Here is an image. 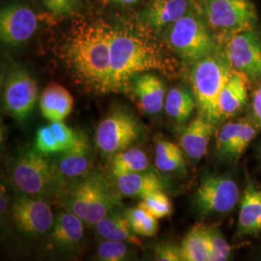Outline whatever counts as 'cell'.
I'll return each instance as SVG.
<instances>
[{
    "instance_id": "1",
    "label": "cell",
    "mask_w": 261,
    "mask_h": 261,
    "mask_svg": "<svg viewBox=\"0 0 261 261\" xmlns=\"http://www.w3.org/2000/svg\"><path fill=\"white\" fill-rule=\"evenodd\" d=\"M112 32L113 28L103 20H84L72 28L66 41L67 65L75 80L95 93L112 92Z\"/></svg>"
},
{
    "instance_id": "2",
    "label": "cell",
    "mask_w": 261,
    "mask_h": 261,
    "mask_svg": "<svg viewBox=\"0 0 261 261\" xmlns=\"http://www.w3.org/2000/svg\"><path fill=\"white\" fill-rule=\"evenodd\" d=\"M153 70H167L166 59L158 46L128 28H113L111 49L112 92L124 90L135 76Z\"/></svg>"
},
{
    "instance_id": "3",
    "label": "cell",
    "mask_w": 261,
    "mask_h": 261,
    "mask_svg": "<svg viewBox=\"0 0 261 261\" xmlns=\"http://www.w3.org/2000/svg\"><path fill=\"white\" fill-rule=\"evenodd\" d=\"M232 72L224 51L220 48L193 64L191 84L196 107L200 116L214 125L223 120L219 98Z\"/></svg>"
},
{
    "instance_id": "4",
    "label": "cell",
    "mask_w": 261,
    "mask_h": 261,
    "mask_svg": "<svg viewBox=\"0 0 261 261\" xmlns=\"http://www.w3.org/2000/svg\"><path fill=\"white\" fill-rule=\"evenodd\" d=\"M62 203L85 224H95L119 205V198L99 172L80 177L64 192Z\"/></svg>"
},
{
    "instance_id": "5",
    "label": "cell",
    "mask_w": 261,
    "mask_h": 261,
    "mask_svg": "<svg viewBox=\"0 0 261 261\" xmlns=\"http://www.w3.org/2000/svg\"><path fill=\"white\" fill-rule=\"evenodd\" d=\"M11 180L21 194L47 198L58 195L63 177L53 160L36 148L21 151L11 165Z\"/></svg>"
},
{
    "instance_id": "6",
    "label": "cell",
    "mask_w": 261,
    "mask_h": 261,
    "mask_svg": "<svg viewBox=\"0 0 261 261\" xmlns=\"http://www.w3.org/2000/svg\"><path fill=\"white\" fill-rule=\"evenodd\" d=\"M163 33L168 47L191 64L220 48L213 32L194 6L182 18L163 30Z\"/></svg>"
},
{
    "instance_id": "7",
    "label": "cell",
    "mask_w": 261,
    "mask_h": 261,
    "mask_svg": "<svg viewBox=\"0 0 261 261\" xmlns=\"http://www.w3.org/2000/svg\"><path fill=\"white\" fill-rule=\"evenodd\" d=\"M219 44L243 30L255 28L257 13L252 0H192Z\"/></svg>"
},
{
    "instance_id": "8",
    "label": "cell",
    "mask_w": 261,
    "mask_h": 261,
    "mask_svg": "<svg viewBox=\"0 0 261 261\" xmlns=\"http://www.w3.org/2000/svg\"><path fill=\"white\" fill-rule=\"evenodd\" d=\"M230 67L252 83L261 84V32L255 28L235 33L224 42Z\"/></svg>"
},
{
    "instance_id": "9",
    "label": "cell",
    "mask_w": 261,
    "mask_h": 261,
    "mask_svg": "<svg viewBox=\"0 0 261 261\" xmlns=\"http://www.w3.org/2000/svg\"><path fill=\"white\" fill-rule=\"evenodd\" d=\"M239 198V189L233 178L206 173L195 196V205L201 215L224 214L233 209Z\"/></svg>"
},
{
    "instance_id": "10",
    "label": "cell",
    "mask_w": 261,
    "mask_h": 261,
    "mask_svg": "<svg viewBox=\"0 0 261 261\" xmlns=\"http://www.w3.org/2000/svg\"><path fill=\"white\" fill-rule=\"evenodd\" d=\"M140 135V125L137 118L121 110L111 112L101 122L96 130L95 140L103 155L113 156L128 149Z\"/></svg>"
},
{
    "instance_id": "11",
    "label": "cell",
    "mask_w": 261,
    "mask_h": 261,
    "mask_svg": "<svg viewBox=\"0 0 261 261\" xmlns=\"http://www.w3.org/2000/svg\"><path fill=\"white\" fill-rule=\"evenodd\" d=\"M37 97V83L27 70L17 68L10 71L4 84V112L23 121L33 111Z\"/></svg>"
},
{
    "instance_id": "12",
    "label": "cell",
    "mask_w": 261,
    "mask_h": 261,
    "mask_svg": "<svg viewBox=\"0 0 261 261\" xmlns=\"http://www.w3.org/2000/svg\"><path fill=\"white\" fill-rule=\"evenodd\" d=\"M12 219L20 233L28 237H40L49 231L55 216L46 199L22 194L14 200Z\"/></svg>"
},
{
    "instance_id": "13",
    "label": "cell",
    "mask_w": 261,
    "mask_h": 261,
    "mask_svg": "<svg viewBox=\"0 0 261 261\" xmlns=\"http://www.w3.org/2000/svg\"><path fill=\"white\" fill-rule=\"evenodd\" d=\"M36 13L27 5L14 3L5 6L0 13L1 41L10 46L27 42L37 30Z\"/></svg>"
},
{
    "instance_id": "14",
    "label": "cell",
    "mask_w": 261,
    "mask_h": 261,
    "mask_svg": "<svg viewBox=\"0 0 261 261\" xmlns=\"http://www.w3.org/2000/svg\"><path fill=\"white\" fill-rule=\"evenodd\" d=\"M53 162L62 177H83L91 170L93 153L86 138L80 134V138L75 145L56 153V158Z\"/></svg>"
},
{
    "instance_id": "15",
    "label": "cell",
    "mask_w": 261,
    "mask_h": 261,
    "mask_svg": "<svg viewBox=\"0 0 261 261\" xmlns=\"http://www.w3.org/2000/svg\"><path fill=\"white\" fill-rule=\"evenodd\" d=\"M193 8L192 0H152L141 18L151 29L163 31Z\"/></svg>"
},
{
    "instance_id": "16",
    "label": "cell",
    "mask_w": 261,
    "mask_h": 261,
    "mask_svg": "<svg viewBox=\"0 0 261 261\" xmlns=\"http://www.w3.org/2000/svg\"><path fill=\"white\" fill-rule=\"evenodd\" d=\"M261 233V190L248 181L240 201L237 234L240 236Z\"/></svg>"
},
{
    "instance_id": "17",
    "label": "cell",
    "mask_w": 261,
    "mask_h": 261,
    "mask_svg": "<svg viewBox=\"0 0 261 261\" xmlns=\"http://www.w3.org/2000/svg\"><path fill=\"white\" fill-rule=\"evenodd\" d=\"M215 126L202 116H199L183 130L180 143L188 158L196 162L203 158L214 134Z\"/></svg>"
},
{
    "instance_id": "18",
    "label": "cell",
    "mask_w": 261,
    "mask_h": 261,
    "mask_svg": "<svg viewBox=\"0 0 261 261\" xmlns=\"http://www.w3.org/2000/svg\"><path fill=\"white\" fill-rule=\"evenodd\" d=\"M40 111L48 121H63L72 112L74 98L64 86L48 84L40 96Z\"/></svg>"
},
{
    "instance_id": "19",
    "label": "cell",
    "mask_w": 261,
    "mask_h": 261,
    "mask_svg": "<svg viewBox=\"0 0 261 261\" xmlns=\"http://www.w3.org/2000/svg\"><path fill=\"white\" fill-rule=\"evenodd\" d=\"M134 80L141 110L147 114L162 112L166 102V86L163 81L153 74H140Z\"/></svg>"
},
{
    "instance_id": "20",
    "label": "cell",
    "mask_w": 261,
    "mask_h": 261,
    "mask_svg": "<svg viewBox=\"0 0 261 261\" xmlns=\"http://www.w3.org/2000/svg\"><path fill=\"white\" fill-rule=\"evenodd\" d=\"M84 222L75 213L66 209L55 217L50 229V241L58 249H69L82 241Z\"/></svg>"
},
{
    "instance_id": "21",
    "label": "cell",
    "mask_w": 261,
    "mask_h": 261,
    "mask_svg": "<svg viewBox=\"0 0 261 261\" xmlns=\"http://www.w3.org/2000/svg\"><path fill=\"white\" fill-rule=\"evenodd\" d=\"M248 79L233 71L220 94L219 108L224 118L231 117L241 112L248 101Z\"/></svg>"
},
{
    "instance_id": "22",
    "label": "cell",
    "mask_w": 261,
    "mask_h": 261,
    "mask_svg": "<svg viewBox=\"0 0 261 261\" xmlns=\"http://www.w3.org/2000/svg\"><path fill=\"white\" fill-rule=\"evenodd\" d=\"M96 232L103 240L130 242L140 245V240L130 227L126 212L114 209L94 224Z\"/></svg>"
},
{
    "instance_id": "23",
    "label": "cell",
    "mask_w": 261,
    "mask_h": 261,
    "mask_svg": "<svg viewBox=\"0 0 261 261\" xmlns=\"http://www.w3.org/2000/svg\"><path fill=\"white\" fill-rule=\"evenodd\" d=\"M116 186L123 196L140 198L165 189L162 178L146 170L116 177Z\"/></svg>"
},
{
    "instance_id": "24",
    "label": "cell",
    "mask_w": 261,
    "mask_h": 261,
    "mask_svg": "<svg viewBox=\"0 0 261 261\" xmlns=\"http://www.w3.org/2000/svg\"><path fill=\"white\" fill-rule=\"evenodd\" d=\"M180 251L182 261H211L205 225L194 226L181 243Z\"/></svg>"
},
{
    "instance_id": "25",
    "label": "cell",
    "mask_w": 261,
    "mask_h": 261,
    "mask_svg": "<svg viewBox=\"0 0 261 261\" xmlns=\"http://www.w3.org/2000/svg\"><path fill=\"white\" fill-rule=\"evenodd\" d=\"M149 167V161L147 155L138 147L123 150L112 156V174L114 177H118L130 173H137L147 170Z\"/></svg>"
},
{
    "instance_id": "26",
    "label": "cell",
    "mask_w": 261,
    "mask_h": 261,
    "mask_svg": "<svg viewBox=\"0 0 261 261\" xmlns=\"http://www.w3.org/2000/svg\"><path fill=\"white\" fill-rule=\"evenodd\" d=\"M193 92L183 87H175L168 91L165 110L170 118L177 122L186 121L196 108Z\"/></svg>"
},
{
    "instance_id": "27",
    "label": "cell",
    "mask_w": 261,
    "mask_h": 261,
    "mask_svg": "<svg viewBox=\"0 0 261 261\" xmlns=\"http://www.w3.org/2000/svg\"><path fill=\"white\" fill-rule=\"evenodd\" d=\"M155 165L164 172L185 169L186 163L182 150L168 140H159L155 147Z\"/></svg>"
},
{
    "instance_id": "28",
    "label": "cell",
    "mask_w": 261,
    "mask_h": 261,
    "mask_svg": "<svg viewBox=\"0 0 261 261\" xmlns=\"http://www.w3.org/2000/svg\"><path fill=\"white\" fill-rule=\"evenodd\" d=\"M133 231L139 236L152 237L159 229L158 219L139 206L129 208L126 211Z\"/></svg>"
},
{
    "instance_id": "29",
    "label": "cell",
    "mask_w": 261,
    "mask_h": 261,
    "mask_svg": "<svg viewBox=\"0 0 261 261\" xmlns=\"http://www.w3.org/2000/svg\"><path fill=\"white\" fill-rule=\"evenodd\" d=\"M138 206L145 209L156 219L166 218L172 212V203L163 191H157L144 196Z\"/></svg>"
},
{
    "instance_id": "30",
    "label": "cell",
    "mask_w": 261,
    "mask_h": 261,
    "mask_svg": "<svg viewBox=\"0 0 261 261\" xmlns=\"http://www.w3.org/2000/svg\"><path fill=\"white\" fill-rule=\"evenodd\" d=\"M256 126L252 122L243 121L241 129L236 136L233 143L228 151L226 160H237L247 149L256 136Z\"/></svg>"
},
{
    "instance_id": "31",
    "label": "cell",
    "mask_w": 261,
    "mask_h": 261,
    "mask_svg": "<svg viewBox=\"0 0 261 261\" xmlns=\"http://www.w3.org/2000/svg\"><path fill=\"white\" fill-rule=\"evenodd\" d=\"M208 243L211 252V261L227 260L231 248L218 227H207Z\"/></svg>"
},
{
    "instance_id": "32",
    "label": "cell",
    "mask_w": 261,
    "mask_h": 261,
    "mask_svg": "<svg viewBox=\"0 0 261 261\" xmlns=\"http://www.w3.org/2000/svg\"><path fill=\"white\" fill-rule=\"evenodd\" d=\"M243 121L227 122L217 133V151L221 158L226 159L236 136L241 129Z\"/></svg>"
},
{
    "instance_id": "33",
    "label": "cell",
    "mask_w": 261,
    "mask_h": 261,
    "mask_svg": "<svg viewBox=\"0 0 261 261\" xmlns=\"http://www.w3.org/2000/svg\"><path fill=\"white\" fill-rule=\"evenodd\" d=\"M128 252L129 248L125 243L103 240L98 246L97 256L99 260L121 261L127 259Z\"/></svg>"
},
{
    "instance_id": "34",
    "label": "cell",
    "mask_w": 261,
    "mask_h": 261,
    "mask_svg": "<svg viewBox=\"0 0 261 261\" xmlns=\"http://www.w3.org/2000/svg\"><path fill=\"white\" fill-rule=\"evenodd\" d=\"M35 148L46 155L56 154L63 151V147L56 139L50 125L42 127L38 130Z\"/></svg>"
},
{
    "instance_id": "35",
    "label": "cell",
    "mask_w": 261,
    "mask_h": 261,
    "mask_svg": "<svg viewBox=\"0 0 261 261\" xmlns=\"http://www.w3.org/2000/svg\"><path fill=\"white\" fill-rule=\"evenodd\" d=\"M49 125L54 134L56 135V139L63 147V150L74 146L79 140L80 134L70 129L63 121L51 122Z\"/></svg>"
},
{
    "instance_id": "36",
    "label": "cell",
    "mask_w": 261,
    "mask_h": 261,
    "mask_svg": "<svg viewBox=\"0 0 261 261\" xmlns=\"http://www.w3.org/2000/svg\"><path fill=\"white\" fill-rule=\"evenodd\" d=\"M45 7L56 16L74 14L81 8L80 0H42Z\"/></svg>"
},
{
    "instance_id": "37",
    "label": "cell",
    "mask_w": 261,
    "mask_h": 261,
    "mask_svg": "<svg viewBox=\"0 0 261 261\" xmlns=\"http://www.w3.org/2000/svg\"><path fill=\"white\" fill-rule=\"evenodd\" d=\"M155 257L160 261H182L180 247L172 244H161L155 249Z\"/></svg>"
},
{
    "instance_id": "38",
    "label": "cell",
    "mask_w": 261,
    "mask_h": 261,
    "mask_svg": "<svg viewBox=\"0 0 261 261\" xmlns=\"http://www.w3.org/2000/svg\"><path fill=\"white\" fill-rule=\"evenodd\" d=\"M252 114L253 124L261 129V85L253 92Z\"/></svg>"
},
{
    "instance_id": "39",
    "label": "cell",
    "mask_w": 261,
    "mask_h": 261,
    "mask_svg": "<svg viewBox=\"0 0 261 261\" xmlns=\"http://www.w3.org/2000/svg\"><path fill=\"white\" fill-rule=\"evenodd\" d=\"M112 2L115 3H119V4H125V5H129V4H134L136 2H138L139 0H111Z\"/></svg>"
},
{
    "instance_id": "40",
    "label": "cell",
    "mask_w": 261,
    "mask_h": 261,
    "mask_svg": "<svg viewBox=\"0 0 261 261\" xmlns=\"http://www.w3.org/2000/svg\"><path fill=\"white\" fill-rule=\"evenodd\" d=\"M258 155H259V158H260V160H261V145H260V147H259V148H258Z\"/></svg>"
}]
</instances>
